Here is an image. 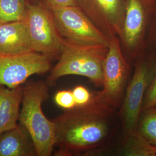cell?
I'll return each mask as SVG.
<instances>
[{
  "instance_id": "277c9868",
  "label": "cell",
  "mask_w": 156,
  "mask_h": 156,
  "mask_svg": "<svg viewBox=\"0 0 156 156\" xmlns=\"http://www.w3.org/2000/svg\"><path fill=\"white\" fill-rule=\"evenodd\" d=\"M156 69V55L147 47L138 57L123 99L121 115L125 135L137 131L145 94Z\"/></svg>"
},
{
  "instance_id": "9a60e30c",
  "label": "cell",
  "mask_w": 156,
  "mask_h": 156,
  "mask_svg": "<svg viewBox=\"0 0 156 156\" xmlns=\"http://www.w3.org/2000/svg\"><path fill=\"white\" fill-rule=\"evenodd\" d=\"M28 0H0V24L25 21Z\"/></svg>"
},
{
  "instance_id": "44dd1931",
  "label": "cell",
  "mask_w": 156,
  "mask_h": 156,
  "mask_svg": "<svg viewBox=\"0 0 156 156\" xmlns=\"http://www.w3.org/2000/svg\"><path fill=\"white\" fill-rule=\"evenodd\" d=\"M44 2L50 9L66 6L76 5V0H44Z\"/></svg>"
},
{
  "instance_id": "5b68a950",
  "label": "cell",
  "mask_w": 156,
  "mask_h": 156,
  "mask_svg": "<svg viewBox=\"0 0 156 156\" xmlns=\"http://www.w3.org/2000/svg\"><path fill=\"white\" fill-rule=\"evenodd\" d=\"M26 22L33 51L58 60L62 52L64 39L59 33L50 8L44 2H28Z\"/></svg>"
},
{
  "instance_id": "4fadbf2b",
  "label": "cell",
  "mask_w": 156,
  "mask_h": 156,
  "mask_svg": "<svg viewBox=\"0 0 156 156\" xmlns=\"http://www.w3.org/2000/svg\"><path fill=\"white\" fill-rule=\"evenodd\" d=\"M23 91L22 86L9 88L0 84V135L18 125Z\"/></svg>"
},
{
  "instance_id": "30bf717a",
  "label": "cell",
  "mask_w": 156,
  "mask_h": 156,
  "mask_svg": "<svg viewBox=\"0 0 156 156\" xmlns=\"http://www.w3.org/2000/svg\"><path fill=\"white\" fill-rule=\"evenodd\" d=\"M91 21L111 39L119 37L123 27L124 0H76Z\"/></svg>"
},
{
  "instance_id": "ba28073f",
  "label": "cell",
  "mask_w": 156,
  "mask_h": 156,
  "mask_svg": "<svg viewBox=\"0 0 156 156\" xmlns=\"http://www.w3.org/2000/svg\"><path fill=\"white\" fill-rule=\"evenodd\" d=\"M129 66L121 49L118 36L112 37L103 68V89L97 98L112 108L120 105L129 76Z\"/></svg>"
},
{
  "instance_id": "ac0fdd59",
  "label": "cell",
  "mask_w": 156,
  "mask_h": 156,
  "mask_svg": "<svg viewBox=\"0 0 156 156\" xmlns=\"http://www.w3.org/2000/svg\"><path fill=\"white\" fill-rule=\"evenodd\" d=\"M72 91L76 107L85 106L89 104L93 95V93H91L89 90L81 85L74 87Z\"/></svg>"
},
{
  "instance_id": "ffe728a7",
  "label": "cell",
  "mask_w": 156,
  "mask_h": 156,
  "mask_svg": "<svg viewBox=\"0 0 156 156\" xmlns=\"http://www.w3.org/2000/svg\"><path fill=\"white\" fill-rule=\"evenodd\" d=\"M147 46L151 48L156 56V11L151 23L147 39Z\"/></svg>"
},
{
  "instance_id": "d6986e66",
  "label": "cell",
  "mask_w": 156,
  "mask_h": 156,
  "mask_svg": "<svg viewBox=\"0 0 156 156\" xmlns=\"http://www.w3.org/2000/svg\"><path fill=\"white\" fill-rule=\"evenodd\" d=\"M156 105V69L153 80L145 94L142 111L153 108Z\"/></svg>"
},
{
  "instance_id": "5bb4252c",
  "label": "cell",
  "mask_w": 156,
  "mask_h": 156,
  "mask_svg": "<svg viewBox=\"0 0 156 156\" xmlns=\"http://www.w3.org/2000/svg\"><path fill=\"white\" fill-rule=\"evenodd\" d=\"M122 153L126 156H156V146L136 131L125 135Z\"/></svg>"
},
{
  "instance_id": "7a4b0ae2",
  "label": "cell",
  "mask_w": 156,
  "mask_h": 156,
  "mask_svg": "<svg viewBox=\"0 0 156 156\" xmlns=\"http://www.w3.org/2000/svg\"><path fill=\"white\" fill-rule=\"evenodd\" d=\"M48 86L38 80L23 87L19 121L30 135L37 156H51L56 144L55 123L46 117L42 108L49 96Z\"/></svg>"
},
{
  "instance_id": "9c48e42d",
  "label": "cell",
  "mask_w": 156,
  "mask_h": 156,
  "mask_svg": "<svg viewBox=\"0 0 156 156\" xmlns=\"http://www.w3.org/2000/svg\"><path fill=\"white\" fill-rule=\"evenodd\" d=\"M51 60L38 52L0 55V84L9 88L21 86L31 76L44 74L51 69Z\"/></svg>"
},
{
  "instance_id": "6da1fadb",
  "label": "cell",
  "mask_w": 156,
  "mask_h": 156,
  "mask_svg": "<svg viewBox=\"0 0 156 156\" xmlns=\"http://www.w3.org/2000/svg\"><path fill=\"white\" fill-rule=\"evenodd\" d=\"M112 107L98 100L93 93L89 104L66 110L53 120L55 128V146L58 156H70L98 147L109 131L108 118Z\"/></svg>"
},
{
  "instance_id": "8fae6325",
  "label": "cell",
  "mask_w": 156,
  "mask_h": 156,
  "mask_svg": "<svg viewBox=\"0 0 156 156\" xmlns=\"http://www.w3.org/2000/svg\"><path fill=\"white\" fill-rule=\"evenodd\" d=\"M31 51L26 20L0 24V55H17Z\"/></svg>"
},
{
  "instance_id": "7402d4cb",
  "label": "cell",
  "mask_w": 156,
  "mask_h": 156,
  "mask_svg": "<svg viewBox=\"0 0 156 156\" xmlns=\"http://www.w3.org/2000/svg\"><path fill=\"white\" fill-rule=\"evenodd\" d=\"M28 1L30 2H31V3H36V2H41L42 0H28Z\"/></svg>"
},
{
  "instance_id": "e0dca14e",
  "label": "cell",
  "mask_w": 156,
  "mask_h": 156,
  "mask_svg": "<svg viewBox=\"0 0 156 156\" xmlns=\"http://www.w3.org/2000/svg\"><path fill=\"white\" fill-rule=\"evenodd\" d=\"M56 105L65 110L72 109L76 107L72 90H62L57 91L54 97Z\"/></svg>"
},
{
  "instance_id": "7c38bea8",
  "label": "cell",
  "mask_w": 156,
  "mask_h": 156,
  "mask_svg": "<svg viewBox=\"0 0 156 156\" xmlns=\"http://www.w3.org/2000/svg\"><path fill=\"white\" fill-rule=\"evenodd\" d=\"M35 156L33 140L21 124L0 135V156Z\"/></svg>"
},
{
  "instance_id": "52a82bcc",
  "label": "cell",
  "mask_w": 156,
  "mask_h": 156,
  "mask_svg": "<svg viewBox=\"0 0 156 156\" xmlns=\"http://www.w3.org/2000/svg\"><path fill=\"white\" fill-rule=\"evenodd\" d=\"M56 27L63 39L85 45L109 46L110 39L77 5L50 9Z\"/></svg>"
},
{
  "instance_id": "8992f818",
  "label": "cell",
  "mask_w": 156,
  "mask_h": 156,
  "mask_svg": "<svg viewBox=\"0 0 156 156\" xmlns=\"http://www.w3.org/2000/svg\"><path fill=\"white\" fill-rule=\"evenodd\" d=\"M124 1V18L119 38L131 56L138 57L147 47L151 23L156 11V0Z\"/></svg>"
},
{
  "instance_id": "2e32d148",
  "label": "cell",
  "mask_w": 156,
  "mask_h": 156,
  "mask_svg": "<svg viewBox=\"0 0 156 156\" xmlns=\"http://www.w3.org/2000/svg\"><path fill=\"white\" fill-rule=\"evenodd\" d=\"M137 131L151 144L156 146V108L154 106L142 112Z\"/></svg>"
},
{
  "instance_id": "603a6c76",
  "label": "cell",
  "mask_w": 156,
  "mask_h": 156,
  "mask_svg": "<svg viewBox=\"0 0 156 156\" xmlns=\"http://www.w3.org/2000/svg\"><path fill=\"white\" fill-rule=\"evenodd\" d=\"M154 107H155V108H156V105H155V106H154Z\"/></svg>"
},
{
  "instance_id": "3957f363",
  "label": "cell",
  "mask_w": 156,
  "mask_h": 156,
  "mask_svg": "<svg viewBox=\"0 0 156 156\" xmlns=\"http://www.w3.org/2000/svg\"><path fill=\"white\" fill-rule=\"evenodd\" d=\"M108 47L79 44L64 39L58 62L50 69L46 82L53 86L62 76L78 75L89 79L96 86H102L103 68Z\"/></svg>"
}]
</instances>
